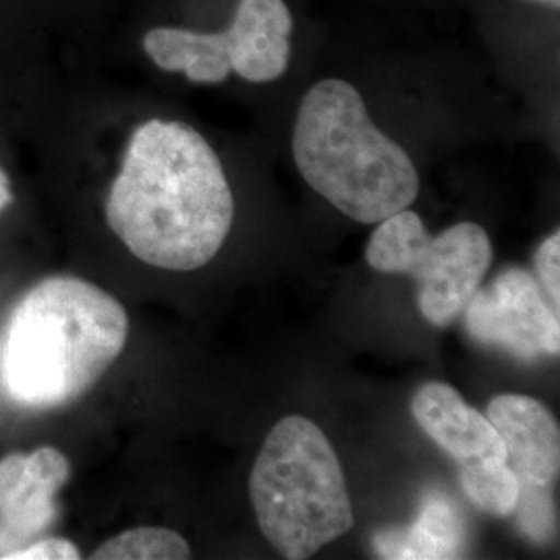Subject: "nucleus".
Wrapping results in <instances>:
<instances>
[{
  "label": "nucleus",
  "instance_id": "nucleus-5",
  "mask_svg": "<svg viewBox=\"0 0 560 560\" xmlns=\"http://www.w3.org/2000/svg\"><path fill=\"white\" fill-rule=\"evenodd\" d=\"M249 497L261 534L289 560L314 557L355 521L332 444L301 416L282 418L266 436Z\"/></svg>",
  "mask_w": 560,
  "mask_h": 560
},
{
  "label": "nucleus",
  "instance_id": "nucleus-15",
  "mask_svg": "<svg viewBox=\"0 0 560 560\" xmlns=\"http://www.w3.org/2000/svg\"><path fill=\"white\" fill-rule=\"evenodd\" d=\"M515 511L517 525L525 538L538 544L550 540L555 532V509L548 486L521 481L520 501Z\"/></svg>",
  "mask_w": 560,
  "mask_h": 560
},
{
  "label": "nucleus",
  "instance_id": "nucleus-1",
  "mask_svg": "<svg viewBox=\"0 0 560 560\" xmlns=\"http://www.w3.org/2000/svg\"><path fill=\"white\" fill-rule=\"evenodd\" d=\"M104 210L138 260L187 272L221 252L235 221V189L198 127L150 117L127 138Z\"/></svg>",
  "mask_w": 560,
  "mask_h": 560
},
{
  "label": "nucleus",
  "instance_id": "nucleus-9",
  "mask_svg": "<svg viewBox=\"0 0 560 560\" xmlns=\"http://www.w3.org/2000/svg\"><path fill=\"white\" fill-rule=\"evenodd\" d=\"M71 463L52 446L0 459V560L44 536L57 520V494Z\"/></svg>",
  "mask_w": 560,
  "mask_h": 560
},
{
  "label": "nucleus",
  "instance_id": "nucleus-7",
  "mask_svg": "<svg viewBox=\"0 0 560 560\" xmlns=\"http://www.w3.org/2000/svg\"><path fill=\"white\" fill-rule=\"evenodd\" d=\"M463 314L474 339L501 347L517 360L559 355V307L523 268H509L478 289Z\"/></svg>",
  "mask_w": 560,
  "mask_h": 560
},
{
  "label": "nucleus",
  "instance_id": "nucleus-6",
  "mask_svg": "<svg viewBox=\"0 0 560 560\" xmlns=\"http://www.w3.org/2000/svg\"><path fill=\"white\" fill-rule=\"evenodd\" d=\"M365 260L384 275L416 279L421 316L444 328L480 289L492 264V245L478 222H457L430 235L420 214L405 208L378 222Z\"/></svg>",
  "mask_w": 560,
  "mask_h": 560
},
{
  "label": "nucleus",
  "instance_id": "nucleus-12",
  "mask_svg": "<svg viewBox=\"0 0 560 560\" xmlns=\"http://www.w3.org/2000/svg\"><path fill=\"white\" fill-rule=\"evenodd\" d=\"M465 546V525L455 501L432 492L421 506L418 520L407 527H388L374 536L381 559H459Z\"/></svg>",
  "mask_w": 560,
  "mask_h": 560
},
{
  "label": "nucleus",
  "instance_id": "nucleus-3",
  "mask_svg": "<svg viewBox=\"0 0 560 560\" xmlns=\"http://www.w3.org/2000/svg\"><path fill=\"white\" fill-rule=\"evenodd\" d=\"M289 148L305 185L351 221L378 224L420 198L418 161L370 122L326 38L301 80Z\"/></svg>",
  "mask_w": 560,
  "mask_h": 560
},
{
  "label": "nucleus",
  "instance_id": "nucleus-13",
  "mask_svg": "<svg viewBox=\"0 0 560 560\" xmlns=\"http://www.w3.org/2000/svg\"><path fill=\"white\" fill-rule=\"evenodd\" d=\"M191 557L187 540L164 527H136L104 541L94 560H183Z\"/></svg>",
  "mask_w": 560,
  "mask_h": 560
},
{
  "label": "nucleus",
  "instance_id": "nucleus-17",
  "mask_svg": "<svg viewBox=\"0 0 560 560\" xmlns=\"http://www.w3.org/2000/svg\"><path fill=\"white\" fill-rule=\"evenodd\" d=\"M536 272L541 289L560 310V235L559 231L541 241L536 252Z\"/></svg>",
  "mask_w": 560,
  "mask_h": 560
},
{
  "label": "nucleus",
  "instance_id": "nucleus-8",
  "mask_svg": "<svg viewBox=\"0 0 560 560\" xmlns=\"http://www.w3.org/2000/svg\"><path fill=\"white\" fill-rule=\"evenodd\" d=\"M476 30L480 55L509 73L557 78L560 0H453Z\"/></svg>",
  "mask_w": 560,
  "mask_h": 560
},
{
  "label": "nucleus",
  "instance_id": "nucleus-14",
  "mask_svg": "<svg viewBox=\"0 0 560 560\" xmlns=\"http://www.w3.org/2000/svg\"><path fill=\"white\" fill-rule=\"evenodd\" d=\"M459 480L465 494L483 513L506 517L515 513L520 501L521 481L506 463L459 467Z\"/></svg>",
  "mask_w": 560,
  "mask_h": 560
},
{
  "label": "nucleus",
  "instance_id": "nucleus-2",
  "mask_svg": "<svg viewBox=\"0 0 560 560\" xmlns=\"http://www.w3.org/2000/svg\"><path fill=\"white\" fill-rule=\"evenodd\" d=\"M328 25L316 0H185L141 30L138 48L196 88L272 90L303 80Z\"/></svg>",
  "mask_w": 560,
  "mask_h": 560
},
{
  "label": "nucleus",
  "instance_id": "nucleus-19",
  "mask_svg": "<svg viewBox=\"0 0 560 560\" xmlns=\"http://www.w3.org/2000/svg\"><path fill=\"white\" fill-rule=\"evenodd\" d=\"M13 203V189H11V180L7 177V173L0 168V214Z\"/></svg>",
  "mask_w": 560,
  "mask_h": 560
},
{
  "label": "nucleus",
  "instance_id": "nucleus-16",
  "mask_svg": "<svg viewBox=\"0 0 560 560\" xmlns=\"http://www.w3.org/2000/svg\"><path fill=\"white\" fill-rule=\"evenodd\" d=\"M337 4L349 15H381L395 20H418L423 13H434L453 7V0H316Z\"/></svg>",
  "mask_w": 560,
  "mask_h": 560
},
{
  "label": "nucleus",
  "instance_id": "nucleus-11",
  "mask_svg": "<svg viewBox=\"0 0 560 560\" xmlns=\"http://www.w3.org/2000/svg\"><path fill=\"white\" fill-rule=\"evenodd\" d=\"M486 418L501 436L506 465L520 481L552 486L559 478V421L540 400L501 395L488 405Z\"/></svg>",
  "mask_w": 560,
  "mask_h": 560
},
{
  "label": "nucleus",
  "instance_id": "nucleus-18",
  "mask_svg": "<svg viewBox=\"0 0 560 560\" xmlns=\"http://www.w3.org/2000/svg\"><path fill=\"white\" fill-rule=\"evenodd\" d=\"M80 548L65 538H36L20 550L11 552L7 560H78Z\"/></svg>",
  "mask_w": 560,
  "mask_h": 560
},
{
  "label": "nucleus",
  "instance_id": "nucleus-4",
  "mask_svg": "<svg viewBox=\"0 0 560 560\" xmlns=\"http://www.w3.org/2000/svg\"><path fill=\"white\" fill-rule=\"evenodd\" d=\"M129 318L94 282L52 277L15 305L2 353V381L21 407L55 409L85 395L119 360Z\"/></svg>",
  "mask_w": 560,
  "mask_h": 560
},
{
  "label": "nucleus",
  "instance_id": "nucleus-10",
  "mask_svg": "<svg viewBox=\"0 0 560 560\" xmlns=\"http://www.w3.org/2000/svg\"><path fill=\"white\" fill-rule=\"evenodd\" d=\"M421 430L459 463L478 467L504 463L506 453L494 425L444 382H425L411 400Z\"/></svg>",
  "mask_w": 560,
  "mask_h": 560
}]
</instances>
